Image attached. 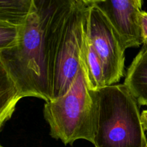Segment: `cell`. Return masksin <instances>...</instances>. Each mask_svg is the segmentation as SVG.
Returning <instances> with one entry per match:
<instances>
[{
  "mask_svg": "<svg viewBox=\"0 0 147 147\" xmlns=\"http://www.w3.org/2000/svg\"><path fill=\"white\" fill-rule=\"evenodd\" d=\"M0 147H4V146H0Z\"/></svg>",
  "mask_w": 147,
  "mask_h": 147,
  "instance_id": "5bb4252c",
  "label": "cell"
},
{
  "mask_svg": "<svg viewBox=\"0 0 147 147\" xmlns=\"http://www.w3.org/2000/svg\"><path fill=\"white\" fill-rule=\"evenodd\" d=\"M81 65L84 69L88 85L90 90L96 91L106 87L101 60L88 37L87 29L82 50Z\"/></svg>",
  "mask_w": 147,
  "mask_h": 147,
  "instance_id": "ba28073f",
  "label": "cell"
},
{
  "mask_svg": "<svg viewBox=\"0 0 147 147\" xmlns=\"http://www.w3.org/2000/svg\"><path fill=\"white\" fill-rule=\"evenodd\" d=\"M88 8V0H53L45 27L52 100L67 93L78 73Z\"/></svg>",
  "mask_w": 147,
  "mask_h": 147,
  "instance_id": "6da1fadb",
  "label": "cell"
},
{
  "mask_svg": "<svg viewBox=\"0 0 147 147\" xmlns=\"http://www.w3.org/2000/svg\"><path fill=\"white\" fill-rule=\"evenodd\" d=\"M95 103L93 90L87 83L80 64L77 76L67 93L46 102L44 116L50 129V136L65 145L78 139L94 142Z\"/></svg>",
  "mask_w": 147,
  "mask_h": 147,
  "instance_id": "277c9868",
  "label": "cell"
},
{
  "mask_svg": "<svg viewBox=\"0 0 147 147\" xmlns=\"http://www.w3.org/2000/svg\"><path fill=\"white\" fill-rule=\"evenodd\" d=\"M87 34L101 60L106 86L115 85L124 73L125 47L103 11L88 0Z\"/></svg>",
  "mask_w": 147,
  "mask_h": 147,
  "instance_id": "5b68a950",
  "label": "cell"
},
{
  "mask_svg": "<svg viewBox=\"0 0 147 147\" xmlns=\"http://www.w3.org/2000/svg\"><path fill=\"white\" fill-rule=\"evenodd\" d=\"M21 98L14 82L0 65V127L11 117L17 102Z\"/></svg>",
  "mask_w": 147,
  "mask_h": 147,
  "instance_id": "9c48e42d",
  "label": "cell"
},
{
  "mask_svg": "<svg viewBox=\"0 0 147 147\" xmlns=\"http://www.w3.org/2000/svg\"><path fill=\"white\" fill-rule=\"evenodd\" d=\"M33 7V0H1L0 21L16 26L25 22Z\"/></svg>",
  "mask_w": 147,
  "mask_h": 147,
  "instance_id": "30bf717a",
  "label": "cell"
},
{
  "mask_svg": "<svg viewBox=\"0 0 147 147\" xmlns=\"http://www.w3.org/2000/svg\"><path fill=\"white\" fill-rule=\"evenodd\" d=\"M141 119L144 131H147V110L144 111L141 113Z\"/></svg>",
  "mask_w": 147,
  "mask_h": 147,
  "instance_id": "4fadbf2b",
  "label": "cell"
},
{
  "mask_svg": "<svg viewBox=\"0 0 147 147\" xmlns=\"http://www.w3.org/2000/svg\"><path fill=\"white\" fill-rule=\"evenodd\" d=\"M106 16L125 49L143 44L141 30V0H91Z\"/></svg>",
  "mask_w": 147,
  "mask_h": 147,
  "instance_id": "8992f818",
  "label": "cell"
},
{
  "mask_svg": "<svg viewBox=\"0 0 147 147\" xmlns=\"http://www.w3.org/2000/svg\"><path fill=\"white\" fill-rule=\"evenodd\" d=\"M21 26L0 21V50L9 48L17 43Z\"/></svg>",
  "mask_w": 147,
  "mask_h": 147,
  "instance_id": "8fae6325",
  "label": "cell"
},
{
  "mask_svg": "<svg viewBox=\"0 0 147 147\" xmlns=\"http://www.w3.org/2000/svg\"><path fill=\"white\" fill-rule=\"evenodd\" d=\"M141 30L144 47L147 49V12L142 11L140 16Z\"/></svg>",
  "mask_w": 147,
  "mask_h": 147,
  "instance_id": "7c38bea8",
  "label": "cell"
},
{
  "mask_svg": "<svg viewBox=\"0 0 147 147\" xmlns=\"http://www.w3.org/2000/svg\"><path fill=\"white\" fill-rule=\"evenodd\" d=\"M123 84L141 106H147V49L143 47L128 69Z\"/></svg>",
  "mask_w": 147,
  "mask_h": 147,
  "instance_id": "52a82bcc",
  "label": "cell"
},
{
  "mask_svg": "<svg viewBox=\"0 0 147 147\" xmlns=\"http://www.w3.org/2000/svg\"><path fill=\"white\" fill-rule=\"evenodd\" d=\"M53 0H33V7L20 27L17 43L0 50V65L11 77L21 98L52 100L47 65L45 27Z\"/></svg>",
  "mask_w": 147,
  "mask_h": 147,
  "instance_id": "7a4b0ae2",
  "label": "cell"
},
{
  "mask_svg": "<svg viewBox=\"0 0 147 147\" xmlns=\"http://www.w3.org/2000/svg\"><path fill=\"white\" fill-rule=\"evenodd\" d=\"M93 93L95 147H147L139 103L124 84Z\"/></svg>",
  "mask_w": 147,
  "mask_h": 147,
  "instance_id": "3957f363",
  "label": "cell"
}]
</instances>
